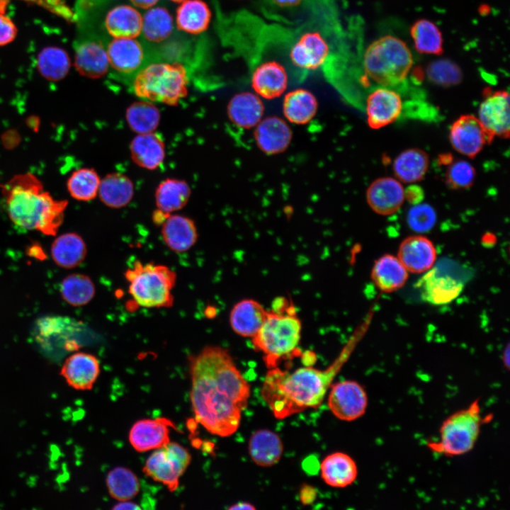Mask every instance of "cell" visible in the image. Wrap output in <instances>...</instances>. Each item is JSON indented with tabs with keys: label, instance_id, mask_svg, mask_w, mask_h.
Here are the masks:
<instances>
[{
	"label": "cell",
	"instance_id": "cell-29",
	"mask_svg": "<svg viewBox=\"0 0 510 510\" xmlns=\"http://www.w3.org/2000/svg\"><path fill=\"white\" fill-rule=\"evenodd\" d=\"M321 476L324 482L333 487H346L358 475L356 462L348 455L336 452L328 455L320 464Z\"/></svg>",
	"mask_w": 510,
	"mask_h": 510
},
{
	"label": "cell",
	"instance_id": "cell-3",
	"mask_svg": "<svg viewBox=\"0 0 510 510\" xmlns=\"http://www.w3.org/2000/svg\"><path fill=\"white\" fill-rule=\"evenodd\" d=\"M2 188L8 217L15 225L45 235L57 234L67 200L55 199L31 173L13 176Z\"/></svg>",
	"mask_w": 510,
	"mask_h": 510
},
{
	"label": "cell",
	"instance_id": "cell-14",
	"mask_svg": "<svg viewBox=\"0 0 510 510\" xmlns=\"http://www.w3.org/2000/svg\"><path fill=\"white\" fill-rule=\"evenodd\" d=\"M403 103L400 94L386 87H377L370 91L363 103L368 124L375 130L394 123L401 115Z\"/></svg>",
	"mask_w": 510,
	"mask_h": 510
},
{
	"label": "cell",
	"instance_id": "cell-42",
	"mask_svg": "<svg viewBox=\"0 0 510 510\" xmlns=\"http://www.w3.org/2000/svg\"><path fill=\"white\" fill-rule=\"evenodd\" d=\"M106 482L109 494L118 502L132 499L137 495L140 489L137 475L125 467L112 469L108 473Z\"/></svg>",
	"mask_w": 510,
	"mask_h": 510
},
{
	"label": "cell",
	"instance_id": "cell-7",
	"mask_svg": "<svg viewBox=\"0 0 510 510\" xmlns=\"http://www.w3.org/2000/svg\"><path fill=\"white\" fill-rule=\"evenodd\" d=\"M128 292L137 305L144 307H169L174 302L172 290L176 274L169 267L135 261L126 270Z\"/></svg>",
	"mask_w": 510,
	"mask_h": 510
},
{
	"label": "cell",
	"instance_id": "cell-21",
	"mask_svg": "<svg viewBox=\"0 0 510 510\" xmlns=\"http://www.w3.org/2000/svg\"><path fill=\"white\" fill-rule=\"evenodd\" d=\"M416 288L424 301L440 305L455 300L462 292L463 284L451 276L441 274L436 269H429L416 283Z\"/></svg>",
	"mask_w": 510,
	"mask_h": 510
},
{
	"label": "cell",
	"instance_id": "cell-59",
	"mask_svg": "<svg viewBox=\"0 0 510 510\" xmlns=\"http://www.w3.org/2000/svg\"><path fill=\"white\" fill-rule=\"evenodd\" d=\"M171 1L176 2V3H181L182 1H183L185 0H171Z\"/></svg>",
	"mask_w": 510,
	"mask_h": 510
},
{
	"label": "cell",
	"instance_id": "cell-6",
	"mask_svg": "<svg viewBox=\"0 0 510 510\" xmlns=\"http://www.w3.org/2000/svg\"><path fill=\"white\" fill-rule=\"evenodd\" d=\"M189 75L182 63L154 60L131 81L134 94L142 100L175 106L188 93Z\"/></svg>",
	"mask_w": 510,
	"mask_h": 510
},
{
	"label": "cell",
	"instance_id": "cell-54",
	"mask_svg": "<svg viewBox=\"0 0 510 510\" xmlns=\"http://www.w3.org/2000/svg\"><path fill=\"white\" fill-rule=\"evenodd\" d=\"M140 506H139L137 504L130 502V500L128 501H123L119 502L115 506L113 507V509H140Z\"/></svg>",
	"mask_w": 510,
	"mask_h": 510
},
{
	"label": "cell",
	"instance_id": "cell-47",
	"mask_svg": "<svg viewBox=\"0 0 510 510\" xmlns=\"http://www.w3.org/2000/svg\"><path fill=\"white\" fill-rule=\"evenodd\" d=\"M436 222L434 209L427 203L414 204L407 214L409 227L416 232H426L431 230Z\"/></svg>",
	"mask_w": 510,
	"mask_h": 510
},
{
	"label": "cell",
	"instance_id": "cell-26",
	"mask_svg": "<svg viewBox=\"0 0 510 510\" xmlns=\"http://www.w3.org/2000/svg\"><path fill=\"white\" fill-rule=\"evenodd\" d=\"M266 312L258 301L242 300L236 303L230 312V326L238 335L253 338L263 324Z\"/></svg>",
	"mask_w": 510,
	"mask_h": 510
},
{
	"label": "cell",
	"instance_id": "cell-55",
	"mask_svg": "<svg viewBox=\"0 0 510 510\" xmlns=\"http://www.w3.org/2000/svg\"><path fill=\"white\" fill-rule=\"evenodd\" d=\"M169 215V214L157 209L153 213V221L157 225H162Z\"/></svg>",
	"mask_w": 510,
	"mask_h": 510
},
{
	"label": "cell",
	"instance_id": "cell-17",
	"mask_svg": "<svg viewBox=\"0 0 510 510\" xmlns=\"http://www.w3.org/2000/svg\"><path fill=\"white\" fill-rule=\"evenodd\" d=\"M170 428L176 429L175 424L165 417L140 419L130 430V443L137 452L159 448L170 441Z\"/></svg>",
	"mask_w": 510,
	"mask_h": 510
},
{
	"label": "cell",
	"instance_id": "cell-25",
	"mask_svg": "<svg viewBox=\"0 0 510 510\" xmlns=\"http://www.w3.org/2000/svg\"><path fill=\"white\" fill-rule=\"evenodd\" d=\"M142 16L134 7L118 5L106 13L103 26L113 38H135L141 34Z\"/></svg>",
	"mask_w": 510,
	"mask_h": 510
},
{
	"label": "cell",
	"instance_id": "cell-10",
	"mask_svg": "<svg viewBox=\"0 0 510 510\" xmlns=\"http://www.w3.org/2000/svg\"><path fill=\"white\" fill-rule=\"evenodd\" d=\"M288 60L295 72L305 75L325 67L332 57L330 42L317 28L302 30L290 42Z\"/></svg>",
	"mask_w": 510,
	"mask_h": 510
},
{
	"label": "cell",
	"instance_id": "cell-58",
	"mask_svg": "<svg viewBox=\"0 0 510 510\" xmlns=\"http://www.w3.org/2000/svg\"><path fill=\"white\" fill-rule=\"evenodd\" d=\"M27 1H35V0H27ZM8 0H0V12H3L5 6H6Z\"/></svg>",
	"mask_w": 510,
	"mask_h": 510
},
{
	"label": "cell",
	"instance_id": "cell-13",
	"mask_svg": "<svg viewBox=\"0 0 510 510\" xmlns=\"http://www.w3.org/2000/svg\"><path fill=\"white\" fill-rule=\"evenodd\" d=\"M74 66L82 76L98 79L109 69L107 42L101 36L89 34L74 44Z\"/></svg>",
	"mask_w": 510,
	"mask_h": 510
},
{
	"label": "cell",
	"instance_id": "cell-39",
	"mask_svg": "<svg viewBox=\"0 0 510 510\" xmlns=\"http://www.w3.org/2000/svg\"><path fill=\"white\" fill-rule=\"evenodd\" d=\"M410 35L417 52L436 55L443 53L442 33L434 22L418 19L411 26Z\"/></svg>",
	"mask_w": 510,
	"mask_h": 510
},
{
	"label": "cell",
	"instance_id": "cell-57",
	"mask_svg": "<svg viewBox=\"0 0 510 510\" xmlns=\"http://www.w3.org/2000/svg\"><path fill=\"white\" fill-rule=\"evenodd\" d=\"M504 363L506 366L507 368L509 366V346L506 347V350L504 352Z\"/></svg>",
	"mask_w": 510,
	"mask_h": 510
},
{
	"label": "cell",
	"instance_id": "cell-44",
	"mask_svg": "<svg viewBox=\"0 0 510 510\" xmlns=\"http://www.w3.org/2000/svg\"><path fill=\"white\" fill-rule=\"evenodd\" d=\"M101 180L97 172L90 168H81L74 171L67 182L70 196L78 200H93L98 192Z\"/></svg>",
	"mask_w": 510,
	"mask_h": 510
},
{
	"label": "cell",
	"instance_id": "cell-31",
	"mask_svg": "<svg viewBox=\"0 0 510 510\" xmlns=\"http://www.w3.org/2000/svg\"><path fill=\"white\" fill-rule=\"evenodd\" d=\"M130 154L138 166L154 170L164 159V144L162 137L153 132L138 134L131 142Z\"/></svg>",
	"mask_w": 510,
	"mask_h": 510
},
{
	"label": "cell",
	"instance_id": "cell-11",
	"mask_svg": "<svg viewBox=\"0 0 510 510\" xmlns=\"http://www.w3.org/2000/svg\"><path fill=\"white\" fill-rule=\"evenodd\" d=\"M107 53L115 76L130 82L147 63L158 59L143 41L135 38H113L107 42Z\"/></svg>",
	"mask_w": 510,
	"mask_h": 510
},
{
	"label": "cell",
	"instance_id": "cell-56",
	"mask_svg": "<svg viewBox=\"0 0 510 510\" xmlns=\"http://www.w3.org/2000/svg\"><path fill=\"white\" fill-rule=\"evenodd\" d=\"M229 510H254L256 509V507L253 506L251 504L248 502H239L237 504H235L233 506H231L229 509Z\"/></svg>",
	"mask_w": 510,
	"mask_h": 510
},
{
	"label": "cell",
	"instance_id": "cell-28",
	"mask_svg": "<svg viewBox=\"0 0 510 510\" xmlns=\"http://www.w3.org/2000/svg\"><path fill=\"white\" fill-rule=\"evenodd\" d=\"M174 29L172 16L169 11L162 6L149 8L142 16V41L151 49L153 45L154 50L157 45H162L169 40L174 33Z\"/></svg>",
	"mask_w": 510,
	"mask_h": 510
},
{
	"label": "cell",
	"instance_id": "cell-40",
	"mask_svg": "<svg viewBox=\"0 0 510 510\" xmlns=\"http://www.w3.org/2000/svg\"><path fill=\"white\" fill-rule=\"evenodd\" d=\"M70 66L69 55L58 47H46L38 56V69L45 79L50 81H57L64 79L67 75Z\"/></svg>",
	"mask_w": 510,
	"mask_h": 510
},
{
	"label": "cell",
	"instance_id": "cell-36",
	"mask_svg": "<svg viewBox=\"0 0 510 510\" xmlns=\"http://www.w3.org/2000/svg\"><path fill=\"white\" fill-rule=\"evenodd\" d=\"M317 110L315 96L309 90L297 89L285 94L283 103L285 117L290 123L304 125L310 122Z\"/></svg>",
	"mask_w": 510,
	"mask_h": 510
},
{
	"label": "cell",
	"instance_id": "cell-35",
	"mask_svg": "<svg viewBox=\"0 0 510 510\" xmlns=\"http://www.w3.org/2000/svg\"><path fill=\"white\" fill-rule=\"evenodd\" d=\"M211 11L202 0H185L178 7L176 23L178 29L190 34H200L208 28Z\"/></svg>",
	"mask_w": 510,
	"mask_h": 510
},
{
	"label": "cell",
	"instance_id": "cell-19",
	"mask_svg": "<svg viewBox=\"0 0 510 510\" xmlns=\"http://www.w3.org/2000/svg\"><path fill=\"white\" fill-rule=\"evenodd\" d=\"M100 374L98 358L88 353H74L63 363L60 375L69 386L76 390H90Z\"/></svg>",
	"mask_w": 510,
	"mask_h": 510
},
{
	"label": "cell",
	"instance_id": "cell-33",
	"mask_svg": "<svg viewBox=\"0 0 510 510\" xmlns=\"http://www.w3.org/2000/svg\"><path fill=\"white\" fill-rule=\"evenodd\" d=\"M86 252L85 242L74 232L61 234L53 241L51 246L52 260L58 266L64 268H73L80 265Z\"/></svg>",
	"mask_w": 510,
	"mask_h": 510
},
{
	"label": "cell",
	"instance_id": "cell-38",
	"mask_svg": "<svg viewBox=\"0 0 510 510\" xmlns=\"http://www.w3.org/2000/svg\"><path fill=\"white\" fill-rule=\"evenodd\" d=\"M188 183L181 180L167 178L162 181L155 192L157 208L171 213L183 208L190 197Z\"/></svg>",
	"mask_w": 510,
	"mask_h": 510
},
{
	"label": "cell",
	"instance_id": "cell-22",
	"mask_svg": "<svg viewBox=\"0 0 510 510\" xmlns=\"http://www.w3.org/2000/svg\"><path fill=\"white\" fill-rule=\"evenodd\" d=\"M397 257L408 271L419 273L432 267L436 261V251L434 245L427 237L414 235L402 241Z\"/></svg>",
	"mask_w": 510,
	"mask_h": 510
},
{
	"label": "cell",
	"instance_id": "cell-53",
	"mask_svg": "<svg viewBox=\"0 0 510 510\" xmlns=\"http://www.w3.org/2000/svg\"><path fill=\"white\" fill-rule=\"evenodd\" d=\"M159 0H130L135 6L142 9H149L156 5Z\"/></svg>",
	"mask_w": 510,
	"mask_h": 510
},
{
	"label": "cell",
	"instance_id": "cell-30",
	"mask_svg": "<svg viewBox=\"0 0 510 510\" xmlns=\"http://www.w3.org/2000/svg\"><path fill=\"white\" fill-rule=\"evenodd\" d=\"M283 446L279 436L268 429L253 433L249 442V452L252 460L261 467H271L280 459Z\"/></svg>",
	"mask_w": 510,
	"mask_h": 510
},
{
	"label": "cell",
	"instance_id": "cell-41",
	"mask_svg": "<svg viewBox=\"0 0 510 510\" xmlns=\"http://www.w3.org/2000/svg\"><path fill=\"white\" fill-rule=\"evenodd\" d=\"M95 293L94 282L84 274H70L62 280L60 285V293L63 300L74 307L89 303L94 297Z\"/></svg>",
	"mask_w": 510,
	"mask_h": 510
},
{
	"label": "cell",
	"instance_id": "cell-48",
	"mask_svg": "<svg viewBox=\"0 0 510 510\" xmlns=\"http://www.w3.org/2000/svg\"><path fill=\"white\" fill-rule=\"evenodd\" d=\"M16 35L17 28L13 21L0 12V46L11 42Z\"/></svg>",
	"mask_w": 510,
	"mask_h": 510
},
{
	"label": "cell",
	"instance_id": "cell-52",
	"mask_svg": "<svg viewBox=\"0 0 510 510\" xmlns=\"http://www.w3.org/2000/svg\"><path fill=\"white\" fill-rule=\"evenodd\" d=\"M317 492L314 488L307 484L302 487L300 492V498L304 504H311L314 501Z\"/></svg>",
	"mask_w": 510,
	"mask_h": 510
},
{
	"label": "cell",
	"instance_id": "cell-49",
	"mask_svg": "<svg viewBox=\"0 0 510 510\" xmlns=\"http://www.w3.org/2000/svg\"><path fill=\"white\" fill-rule=\"evenodd\" d=\"M110 0H78V12L81 16L91 15L106 6Z\"/></svg>",
	"mask_w": 510,
	"mask_h": 510
},
{
	"label": "cell",
	"instance_id": "cell-18",
	"mask_svg": "<svg viewBox=\"0 0 510 510\" xmlns=\"http://www.w3.org/2000/svg\"><path fill=\"white\" fill-rule=\"evenodd\" d=\"M250 81L256 95L273 99L281 96L286 90L288 74L282 64L274 60H266L254 67Z\"/></svg>",
	"mask_w": 510,
	"mask_h": 510
},
{
	"label": "cell",
	"instance_id": "cell-43",
	"mask_svg": "<svg viewBox=\"0 0 510 510\" xmlns=\"http://www.w3.org/2000/svg\"><path fill=\"white\" fill-rule=\"evenodd\" d=\"M159 118L157 108L145 100L132 103L126 110V120L130 128L138 134L152 132L157 128Z\"/></svg>",
	"mask_w": 510,
	"mask_h": 510
},
{
	"label": "cell",
	"instance_id": "cell-5",
	"mask_svg": "<svg viewBox=\"0 0 510 510\" xmlns=\"http://www.w3.org/2000/svg\"><path fill=\"white\" fill-rule=\"evenodd\" d=\"M413 57L407 44L393 35H384L372 42L363 56V75L359 82L367 86L373 81L380 87L402 84L412 67Z\"/></svg>",
	"mask_w": 510,
	"mask_h": 510
},
{
	"label": "cell",
	"instance_id": "cell-23",
	"mask_svg": "<svg viewBox=\"0 0 510 510\" xmlns=\"http://www.w3.org/2000/svg\"><path fill=\"white\" fill-rule=\"evenodd\" d=\"M254 138L263 152L274 154L283 152L288 147L292 132L283 119L271 116L261 120L256 125Z\"/></svg>",
	"mask_w": 510,
	"mask_h": 510
},
{
	"label": "cell",
	"instance_id": "cell-16",
	"mask_svg": "<svg viewBox=\"0 0 510 510\" xmlns=\"http://www.w3.org/2000/svg\"><path fill=\"white\" fill-rule=\"evenodd\" d=\"M449 140L458 152L470 158L491 142L477 117L468 114L460 115L451 125Z\"/></svg>",
	"mask_w": 510,
	"mask_h": 510
},
{
	"label": "cell",
	"instance_id": "cell-32",
	"mask_svg": "<svg viewBox=\"0 0 510 510\" xmlns=\"http://www.w3.org/2000/svg\"><path fill=\"white\" fill-rule=\"evenodd\" d=\"M371 278L382 291L390 293L402 288L408 278V271L393 255H384L374 264Z\"/></svg>",
	"mask_w": 510,
	"mask_h": 510
},
{
	"label": "cell",
	"instance_id": "cell-4",
	"mask_svg": "<svg viewBox=\"0 0 510 510\" xmlns=\"http://www.w3.org/2000/svg\"><path fill=\"white\" fill-rule=\"evenodd\" d=\"M302 325L293 306L287 300L278 299L271 310L266 312L265 320L257 334L251 338L256 351L262 352L268 368L294 355L301 338Z\"/></svg>",
	"mask_w": 510,
	"mask_h": 510
},
{
	"label": "cell",
	"instance_id": "cell-9",
	"mask_svg": "<svg viewBox=\"0 0 510 510\" xmlns=\"http://www.w3.org/2000/svg\"><path fill=\"white\" fill-rule=\"evenodd\" d=\"M191 460V455L188 449L176 442L169 441L155 449L147 458L142 470L147 477L165 485L169 491L174 492Z\"/></svg>",
	"mask_w": 510,
	"mask_h": 510
},
{
	"label": "cell",
	"instance_id": "cell-1",
	"mask_svg": "<svg viewBox=\"0 0 510 510\" xmlns=\"http://www.w3.org/2000/svg\"><path fill=\"white\" fill-rule=\"evenodd\" d=\"M189 370L196 421L213 435L234 434L248 404L250 386L229 352L220 346H205L191 357Z\"/></svg>",
	"mask_w": 510,
	"mask_h": 510
},
{
	"label": "cell",
	"instance_id": "cell-45",
	"mask_svg": "<svg viewBox=\"0 0 510 510\" xmlns=\"http://www.w3.org/2000/svg\"><path fill=\"white\" fill-rule=\"evenodd\" d=\"M426 74L431 83L444 87L457 85L463 79V73L459 66L448 59L431 62L426 67Z\"/></svg>",
	"mask_w": 510,
	"mask_h": 510
},
{
	"label": "cell",
	"instance_id": "cell-2",
	"mask_svg": "<svg viewBox=\"0 0 510 510\" xmlns=\"http://www.w3.org/2000/svg\"><path fill=\"white\" fill-rule=\"evenodd\" d=\"M342 357L327 369L311 366L293 372L275 367L266 373L261 395L273 415L283 419L308 408L318 407L342 364Z\"/></svg>",
	"mask_w": 510,
	"mask_h": 510
},
{
	"label": "cell",
	"instance_id": "cell-20",
	"mask_svg": "<svg viewBox=\"0 0 510 510\" xmlns=\"http://www.w3.org/2000/svg\"><path fill=\"white\" fill-rule=\"evenodd\" d=\"M366 199L368 205L376 213L392 215L402 206L405 199L404 189L400 181L395 178H379L368 188Z\"/></svg>",
	"mask_w": 510,
	"mask_h": 510
},
{
	"label": "cell",
	"instance_id": "cell-15",
	"mask_svg": "<svg viewBox=\"0 0 510 510\" xmlns=\"http://www.w3.org/2000/svg\"><path fill=\"white\" fill-rule=\"evenodd\" d=\"M478 120L490 142L509 135V95L506 91L487 93L478 109Z\"/></svg>",
	"mask_w": 510,
	"mask_h": 510
},
{
	"label": "cell",
	"instance_id": "cell-46",
	"mask_svg": "<svg viewBox=\"0 0 510 510\" xmlns=\"http://www.w3.org/2000/svg\"><path fill=\"white\" fill-rule=\"evenodd\" d=\"M475 169L469 162L458 159L448 163L446 178L448 186L460 189L470 188L475 181Z\"/></svg>",
	"mask_w": 510,
	"mask_h": 510
},
{
	"label": "cell",
	"instance_id": "cell-8",
	"mask_svg": "<svg viewBox=\"0 0 510 510\" xmlns=\"http://www.w3.org/2000/svg\"><path fill=\"white\" fill-rule=\"evenodd\" d=\"M486 419L481 415L479 400H475L443 421L438 439L429 442L428 448L432 452L448 457L466 454L475 447Z\"/></svg>",
	"mask_w": 510,
	"mask_h": 510
},
{
	"label": "cell",
	"instance_id": "cell-27",
	"mask_svg": "<svg viewBox=\"0 0 510 510\" xmlns=\"http://www.w3.org/2000/svg\"><path fill=\"white\" fill-rule=\"evenodd\" d=\"M162 238L167 246L176 252L189 250L196 242V226L191 218L180 215H169L162 225Z\"/></svg>",
	"mask_w": 510,
	"mask_h": 510
},
{
	"label": "cell",
	"instance_id": "cell-12",
	"mask_svg": "<svg viewBox=\"0 0 510 510\" xmlns=\"http://www.w3.org/2000/svg\"><path fill=\"white\" fill-rule=\"evenodd\" d=\"M328 406L340 420L351 421L361 417L368 407V395L361 384L344 380L332 386Z\"/></svg>",
	"mask_w": 510,
	"mask_h": 510
},
{
	"label": "cell",
	"instance_id": "cell-34",
	"mask_svg": "<svg viewBox=\"0 0 510 510\" xmlns=\"http://www.w3.org/2000/svg\"><path fill=\"white\" fill-rule=\"evenodd\" d=\"M429 165V159L426 152L419 148H410L395 159L393 171L400 181L414 183L424 178Z\"/></svg>",
	"mask_w": 510,
	"mask_h": 510
},
{
	"label": "cell",
	"instance_id": "cell-51",
	"mask_svg": "<svg viewBox=\"0 0 510 510\" xmlns=\"http://www.w3.org/2000/svg\"><path fill=\"white\" fill-rule=\"evenodd\" d=\"M424 195L423 190L416 185H411L404 189V198L414 205L421 203Z\"/></svg>",
	"mask_w": 510,
	"mask_h": 510
},
{
	"label": "cell",
	"instance_id": "cell-37",
	"mask_svg": "<svg viewBox=\"0 0 510 510\" xmlns=\"http://www.w3.org/2000/svg\"><path fill=\"white\" fill-rule=\"evenodd\" d=\"M101 200L107 206L120 208L128 205L134 193L133 184L126 176L113 173L101 181L98 192Z\"/></svg>",
	"mask_w": 510,
	"mask_h": 510
},
{
	"label": "cell",
	"instance_id": "cell-50",
	"mask_svg": "<svg viewBox=\"0 0 510 510\" xmlns=\"http://www.w3.org/2000/svg\"><path fill=\"white\" fill-rule=\"evenodd\" d=\"M306 1L307 0H267L268 4L273 8L284 11L295 10Z\"/></svg>",
	"mask_w": 510,
	"mask_h": 510
},
{
	"label": "cell",
	"instance_id": "cell-24",
	"mask_svg": "<svg viewBox=\"0 0 510 510\" xmlns=\"http://www.w3.org/2000/svg\"><path fill=\"white\" fill-rule=\"evenodd\" d=\"M264 106L260 97L251 92L234 95L227 104V115L232 123L242 129L256 126L261 120Z\"/></svg>",
	"mask_w": 510,
	"mask_h": 510
}]
</instances>
